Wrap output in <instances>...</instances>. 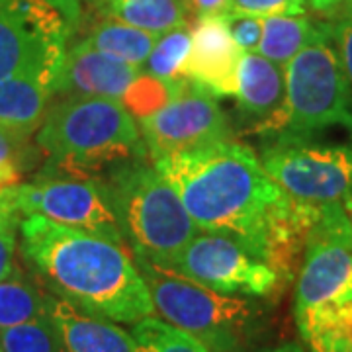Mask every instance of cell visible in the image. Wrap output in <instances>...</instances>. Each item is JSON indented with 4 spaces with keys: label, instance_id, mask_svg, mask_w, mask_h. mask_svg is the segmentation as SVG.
<instances>
[{
    "label": "cell",
    "instance_id": "e575fe53",
    "mask_svg": "<svg viewBox=\"0 0 352 352\" xmlns=\"http://www.w3.org/2000/svg\"><path fill=\"white\" fill-rule=\"evenodd\" d=\"M266 352H305L298 344V342H284V344H280V346H276V349H270V351Z\"/></svg>",
    "mask_w": 352,
    "mask_h": 352
},
{
    "label": "cell",
    "instance_id": "7a4b0ae2",
    "mask_svg": "<svg viewBox=\"0 0 352 352\" xmlns=\"http://www.w3.org/2000/svg\"><path fill=\"white\" fill-rule=\"evenodd\" d=\"M20 249L38 282L76 309L138 323L155 315L151 294L127 243L59 226L41 215L20 221Z\"/></svg>",
    "mask_w": 352,
    "mask_h": 352
},
{
    "label": "cell",
    "instance_id": "f1b7e54d",
    "mask_svg": "<svg viewBox=\"0 0 352 352\" xmlns=\"http://www.w3.org/2000/svg\"><path fill=\"white\" fill-rule=\"evenodd\" d=\"M305 10H307V0H229L226 8V12L247 14L256 18L300 16L305 14Z\"/></svg>",
    "mask_w": 352,
    "mask_h": 352
},
{
    "label": "cell",
    "instance_id": "603a6c76",
    "mask_svg": "<svg viewBox=\"0 0 352 352\" xmlns=\"http://www.w3.org/2000/svg\"><path fill=\"white\" fill-rule=\"evenodd\" d=\"M190 45H192V38L188 28H176L173 32L159 36L147 61L141 67V73L155 76L166 85L184 78Z\"/></svg>",
    "mask_w": 352,
    "mask_h": 352
},
{
    "label": "cell",
    "instance_id": "8d00e7d4",
    "mask_svg": "<svg viewBox=\"0 0 352 352\" xmlns=\"http://www.w3.org/2000/svg\"><path fill=\"white\" fill-rule=\"evenodd\" d=\"M0 352H4V349H2V346H0Z\"/></svg>",
    "mask_w": 352,
    "mask_h": 352
},
{
    "label": "cell",
    "instance_id": "83f0119b",
    "mask_svg": "<svg viewBox=\"0 0 352 352\" xmlns=\"http://www.w3.org/2000/svg\"><path fill=\"white\" fill-rule=\"evenodd\" d=\"M22 215L0 196V280L8 276L16 266L18 227Z\"/></svg>",
    "mask_w": 352,
    "mask_h": 352
},
{
    "label": "cell",
    "instance_id": "ac0fdd59",
    "mask_svg": "<svg viewBox=\"0 0 352 352\" xmlns=\"http://www.w3.org/2000/svg\"><path fill=\"white\" fill-rule=\"evenodd\" d=\"M102 18L118 20L155 36L188 28V10L180 0H90Z\"/></svg>",
    "mask_w": 352,
    "mask_h": 352
},
{
    "label": "cell",
    "instance_id": "7c38bea8",
    "mask_svg": "<svg viewBox=\"0 0 352 352\" xmlns=\"http://www.w3.org/2000/svg\"><path fill=\"white\" fill-rule=\"evenodd\" d=\"M163 268L227 296L264 298L282 286L276 272L237 241L206 231L198 233Z\"/></svg>",
    "mask_w": 352,
    "mask_h": 352
},
{
    "label": "cell",
    "instance_id": "3957f363",
    "mask_svg": "<svg viewBox=\"0 0 352 352\" xmlns=\"http://www.w3.org/2000/svg\"><path fill=\"white\" fill-rule=\"evenodd\" d=\"M36 141L50 163L87 173L149 157L135 118L110 98H59L47 108Z\"/></svg>",
    "mask_w": 352,
    "mask_h": 352
},
{
    "label": "cell",
    "instance_id": "5b68a950",
    "mask_svg": "<svg viewBox=\"0 0 352 352\" xmlns=\"http://www.w3.org/2000/svg\"><path fill=\"white\" fill-rule=\"evenodd\" d=\"M327 22V20H325ZM284 102L252 127L263 138H309L329 127L352 133V87L327 30L284 67Z\"/></svg>",
    "mask_w": 352,
    "mask_h": 352
},
{
    "label": "cell",
    "instance_id": "4fadbf2b",
    "mask_svg": "<svg viewBox=\"0 0 352 352\" xmlns=\"http://www.w3.org/2000/svg\"><path fill=\"white\" fill-rule=\"evenodd\" d=\"M190 38L192 45L184 76L214 94L215 98L235 96L237 67L243 51L231 39L221 16L196 18Z\"/></svg>",
    "mask_w": 352,
    "mask_h": 352
},
{
    "label": "cell",
    "instance_id": "836d02e7",
    "mask_svg": "<svg viewBox=\"0 0 352 352\" xmlns=\"http://www.w3.org/2000/svg\"><path fill=\"white\" fill-rule=\"evenodd\" d=\"M229 0H190L188 2V16L194 14L196 18L204 16H217L223 14Z\"/></svg>",
    "mask_w": 352,
    "mask_h": 352
},
{
    "label": "cell",
    "instance_id": "8992f818",
    "mask_svg": "<svg viewBox=\"0 0 352 352\" xmlns=\"http://www.w3.org/2000/svg\"><path fill=\"white\" fill-rule=\"evenodd\" d=\"M133 256L151 294L155 314L186 331L210 352H243L258 329L256 303L206 288L143 256Z\"/></svg>",
    "mask_w": 352,
    "mask_h": 352
},
{
    "label": "cell",
    "instance_id": "30bf717a",
    "mask_svg": "<svg viewBox=\"0 0 352 352\" xmlns=\"http://www.w3.org/2000/svg\"><path fill=\"white\" fill-rule=\"evenodd\" d=\"M71 25L45 0H0V80L59 76Z\"/></svg>",
    "mask_w": 352,
    "mask_h": 352
},
{
    "label": "cell",
    "instance_id": "d590c367",
    "mask_svg": "<svg viewBox=\"0 0 352 352\" xmlns=\"http://www.w3.org/2000/svg\"><path fill=\"white\" fill-rule=\"evenodd\" d=\"M180 2H182V4H184V8L188 10V2H190V0H180Z\"/></svg>",
    "mask_w": 352,
    "mask_h": 352
},
{
    "label": "cell",
    "instance_id": "4dcf8cb0",
    "mask_svg": "<svg viewBox=\"0 0 352 352\" xmlns=\"http://www.w3.org/2000/svg\"><path fill=\"white\" fill-rule=\"evenodd\" d=\"M329 34L335 43V50L339 53L340 65L344 69V75L352 87V16H342L335 20H327Z\"/></svg>",
    "mask_w": 352,
    "mask_h": 352
},
{
    "label": "cell",
    "instance_id": "f546056e",
    "mask_svg": "<svg viewBox=\"0 0 352 352\" xmlns=\"http://www.w3.org/2000/svg\"><path fill=\"white\" fill-rule=\"evenodd\" d=\"M231 39L243 53H256L263 39V18L247 14H219Z\"/></svg>",
    "mask_w": 352,
    "mask_h": 352
},
{
    "label": "cell",
    "instance_id": "d6a6232c",
    "mask_svg": "<svg viewBox=\"0 0 352 352\" xmlns=\"http://www.w3.org/2000/svg\"><path fill=\"white\" fill-rule=\"evenodd\" d=\"M45 2L63 16L65 22L71 25V30L82 18V0H45Z\"/></svg>",
    "mask_w": 352,
    "mask_h": 352
},
{
    "label": "cell",
    "instance_id": "44dd1931",
    "mask_svg": "<svg viewBox=\"0 0 352 352\" xmlns=\"http://www.w3.org/2000/svg\"><path fill=\"white\" fill-rule=\"evenodd\" d=\"M47 298L39 288L38 278H32L16 263L14 270L0 280V331L16 327L50 314Z\"/></svg>",
    "mask_w": 352,
    "mask_h": 352
},
{
    "label": "cell",
    "instance_id": "cb8c5ba5",
    "mask_svg": "<svg viewBox=\"0 0 352 352\" xmlns=\"http://www.w3.org/2000/svg\"><path fill=\"white\" fill-rule=\"evenodd\" d=\"M131 337L138 352H210L206 344H201L186 331L155 315L133 323Z\"/></svg>",
    "mask_w": 352,
    "mask_h": 352
},
{
    "label": "cell",
    "instance_id": "9c48e42d",
    "mask_svg": "<svg viewBox=\"0 0 352 352\" xmlns=\"http://www.w3.org/2000/svg\"><path fill=\"white\" fill-rule=\"evenodd\" d=\"M346 302H352V214L342 206H325L305 241L296 284V321Z\"/></svg>",
    "mask_w": 352,
    "mask_h": 352
},
{
    "label": "cell",
    "instance_id": "d6986e66",
    "mask_svg": "<svg viewBox=\"0 0 352 352\" xmlns=\"http://www.w3.org/2000/svg\"><path fill=\"white\" fill-rule=\"evenodd\" d=\"M327 30V22H314L307 16H270L263 18V39L258 51L282 69L309 43Z\"/></svg>",
    "mask_w": 352,
    "mask_h": 352
},
{
    "label": "cell",
    "instance_id": "74e56055",
    "mask_svg": "<svg viewBox=\"0 0 352 352\" xmlns=\"http://www.w3.org/2000/svg\"><path fill=\"white\" fill-rule=\"evenodd\" d=\"M351 352H352V351H351Z\"/></svg>",
    "mask_w": 352,
    "mask_h": 352
},
{
    "label": "cell",
    "instance_id": "52a82bcc",
    "mask_svg": "<svg viewBox=\"0 0 352 352\" xmlns=\"http://www.w3.org/2000/svg\"><path fill=\"white\" fill-rule=\"evenodd\" d=\"M50 164L32 182L0 190V196L22 217L41 215L59 226L127 243L108 182L87 170Z\"/></svg>",
    "mask_w": 352,
    "mask_h": 352
},
{
    "label": "cell",
    "instance_id": "9a60e30c",
    "mask_svg": "<svg viewBox=\"0 0 352 352\" xmlns=\"http://www.w3.org/2000/svg\"><path fill=\"white\" fill-rule=\"evenodd\" d=\"M47 309L67 352H138L131 333L50 294Z\"/></svg>",
    "mask_w": 352,
    "mask_h": 352
},
{
    "label": "cell",
    "instance_id": "8fae6325",
    "mask_svg": "<svg viewBox=\"0 0 352 352\" xmlns=\"http://www.w3.org/2000/svg\"><path fill=\"white\" fill-rule=\"evenodd\" d=\"M139 129L151 159L231 139V127L217 98L186 76L168 85L166 104L139 120Z\"/></svg>",
    "mask_w": 352,
    "mask_h": 352
},
{
    "label": "cell",
    "instance_id": "4316f807",
    "mask_svg": "<svg viewBox=\"0 0 352 352\" xmlns=\"http://www.w3.org/2000/svg\"><path fill=\"white\" fill-rule=\"evenodd\" d=\"M28 153V135L0 127V190L20 184Z\"/></svg>",
    "mask_w": 352,
    "mask_h": 352
},
{
    "label": "cell",
    "instance_id": "6da1fadb",
    "mask_svg": "<svg viewBox=\"0 0 352 352\" xmlns=\"http://www.w3.org/2000/svg\"><path fill=\"white\" fill-rule=\"evenodd\" d=\"M153 164L200 231L235 239L282 284L294 278L321 208L284 194L251 147L227 139L153 159Z\"/></svg>",
    "mask_w": 352,
    "mask_h": 352
},
{
    "label": "cell",
    "instance_id": "484cf974",
    "mask_svg": "<svg viewBox=\"0 0 352 352\" xmlns=\"http://www.w3.org/2000/svg\"><path fill=\"white\" fill-rule=\"evenodd\" d=\"M166 100H168V85L155 76L141 73L131 82V87L127 88V92L122 98V104L139 122L157 110H161Z\"/></svg>",
    "mask_w": 352,
    "mask_h": 352
},
{
    "label": "cell",
    "instance_id": "7402d4cb",
    "mask_svg": "<svg viewBox=\"0 0 352 352\" xmlns=\"http://www.w3.org/2000/svg\"><path fill=\"white\" fill-rule=\"evenodd\" d=\"M296 323L309 352L352 351V302L323 307Z\"/></svg>",
    "mask_w": 352,
    "mask_h": 352
},
{
    "label": "cell",
    "instance_id": "277c9868",
    "mask_svg": "<svg viewBox=\"0 0 352 352\" xmlns=\"http://www.w3.org/2000/svg\"><path fill=\"white\" fill-rule=\"evenodd\" d=\"M106 182L133 254L166 266L200 233L175 188L147 157L112 164Z\"/></svg>",
    "mask_w": 352,
    "mask_h": 352
},
{
    "label": "cell",
    "instance_id": "e0dca14e",
    "mask_svg": "<svg viewBox=\"0 0 352 352\" xmlns=\"http://www.w3.org/2000/svg\"><path fill=\"white\" fill-rule=\"evenodd\" d=\"M55 85L57 76L51 75L0 80V127L28 138L38 131L55 94Z\"/></svg>",
    "mask_w": 352,
    "mask_h": 352
},
{
    "label": "cell",
    "instance_id": "1f68e13d",
    "mask_svg": "<svg viewBox=\"0 0 352 352\" xmlns=\"http://www.w3.org/2000/svg\"><path fill=\"white\" fill-rule=\"evenodd\" d=\"M307 4L314 12L323 16L325 20L352 16V0H307Z\"/></svg>",
    "mask_w": 352,
    "mask_h": 352
},
{
    "label": "cell",
    "instance_id": "ffe728a7",
    "mask_svg": "<svg viewBox=\"0 0 352 352\" xmlns=\"http://www.w3.org/2000/svg\"><path fill=\"white\" fill-rule=\"evenodd\" d=\"M157 39L159 36L143 32L139 28L127 25L118 20L102 18L94 25H90L87 34L78 41L90 50L110 55L113 59H120L124 63L141 69L155 47Z\"/></svg>",
    "mask_w": 352,
    "mask_h": 352
},
{
    "label": "cell",
    "instance_id": "5bb4252c",
    "mask_svg": "<svg viewBox=\"0 0 352 352\" xmlns=\"http://www.w3.org/2000/svg\"><path fill=\"white\" fill-rule=\"evenodd\" d=\"M141 75V69L90 50L76 41L65 53V61L55 94L59 98L85 96V98H110L122 102L127 88Z\"/></svg>",
    "mask_w": 352,
    "mask_h": 352
},
{
    "label": "cell",
    "instance_id": "ba28073f",
    "mask_svg": "<svg viewBox=\"0 0 352 352\" xmlns=\"http://www.w3.org/2000/svg\"><path fill=\"white\" fill-rule=\"evenodd\" d=\"M258 159L289 198L314 208L342 206L352 214V141L268 138Z\"/></svg>",
    "mask_w": 352,
    "mask_h": 352
},
{
    "label": "cell",
    "instance_id": "2e32d148",
    "mask_svg": "<svg viewBox=\"0 0 352 352\" xmlns=\"http://www.w3.org/2000/svg\"><path fill=\"white\" fill-rule=\"evenodd\" d=\"M284 69L261 53H243L237 67V104L252 127L266 122L284 102Z\"/></svg>",
    "mask_w": 352,
    "mask_h": 352
},
{
    "label": "cell",
    "instance_id": "d4e9b609",
    "mask_svg": "<svg viewBox=\"0 0 352 352\" xmlns=\"http://www.w3.org/2000/svg\"><path fill=\"white\" fill-rule=\"evenodd\" d=\"M0 346L4 352H67L50 314L16 327L2 329Z\"/></svg>",
    "mask_w": 352,
    "mask_h": 352
}]
</instances>
